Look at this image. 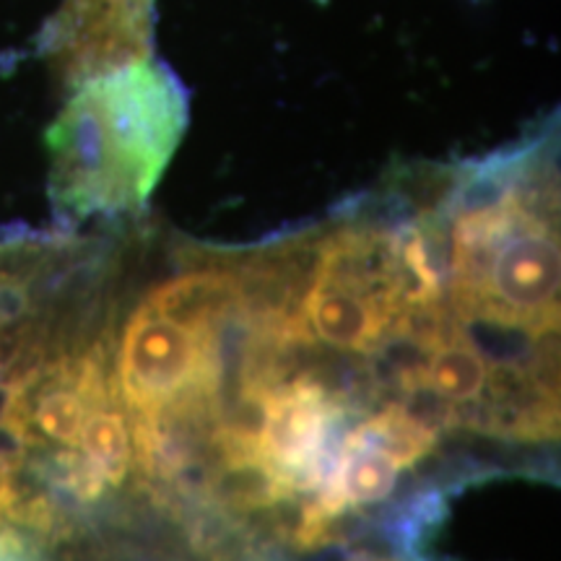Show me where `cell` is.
Listing matches in <instances>:
<instances>
[{"instance_id": "5b68a950", "label": "cell", "mask_w": 561, "mask_h": 561, "mask_svg": "<svg viewBox=\"0 0 561 561\" xmlns=\"http://www.w3.org/2000/svg\"><path fill=\"white\" fill-rule=\"evenodd\" d=\"M257 455L268 462L291 494L314 491L328 471V439L341 419V405L318 380L273 385L252 401Z\"/></svg>"}, {"instance_id": "52a82bcc", "label": "cell", "mask_w": 561, "mask_h": 561, "mask_svg": "<svg viewBox=\"0 0 561 561\" xmlns=\"http://www.w3.org/2000/svg\"><path fill=\"white\" fill-rule=\"evenodd\" d=\"M73 453L102 476L107 489L123 486L130 476L133 462H136L130 419L123 403H110L91 413Z\"/></svg>"}, {"instance_id": "277c9868", "label": "cell", "mask_w": 561, "mask_h": 561, "mask_svg": "<svg viewBox=\"0 0 561 561\" xmlns=\"http://www.w3.org/2000/svg\"><path fill=\"white\" fill-rule=\"evenodd\" d=\"M153 0H66L45 47L70 87L151 58Z\"/></svg>"}, {"instance_id": "9c48e42d", "label": "cell", "mask_w": 561, "mask_h": 561, "mask_svg": "<svg viewBox=\"0 0 561 561\" xmlns=\"http://www.w3.org/2000/svg\"><path fill=\"white\" fill-rule=\"evenodd\" d=\"M356 561H377V559H356Z\"/></svg>"}, {"instance_id": "ba28073f", "label": "cell", "mask_w": 561, "mask_h": 561, "mask_svg": "<svg viewBox=\"0 0 561 561\" xmlns=\"http://www.w3.org/2000/svg\"><path fill=\"white\" fill-rule=\"evenodd\" d=\"M351 434L380 447L401 468L416 466L437 447V430L432 421L403 403H388L375 416L354 426Z\"/></svg>"}, {"instance_id": "7a4b0ae2", "label": "cell", "mask_w": 561, "mask_h": 561, "mask_svg": "<svg viewBox=\"0 0 561 561\" xmlns=\"http://www.w3.org/2000/svg\"><path fill=\"white\" fill-rule=\"evenodd\" d=\"M73 89L47 133L55 208L68 219L140 208L185 133V89L153 55Z\"/></svg>"}, {"instance_id": "8992f818", "label": "cell", "mask_w": 561, "mask_h": 561, "mask_svg": "<svg viewBox=\"0 0 561 561\" xmlns=\"http://www.w3.org/2000/svg\"><path fill=\"white\" fill-rule=\"evenodd\" d=\"M424 343L426 362L405 371V388L426 390L439 403L458 409L479 403L494 375L489 356L450 320L442 322Z\"/></svg>"}, {"instance_id": "6da1fadb", "label": "cell", "mask_w": 561, "mask_h": 561, "mask_svg": "<svg viewBox=\"0 0 561 561\" xmlns=\"http://www.w3.org/2000/svg\"><path fill=\"white\" fill-rule=\"evenodd\" d=\"M450 224V294L462 320L546 339L559 328L557 172L546 138L455 172L439 203Z\"/></svg>"}, {"instance_id": "3957f363", "label": "cell", "mask_w": 561, "mask_h": 561, "mask_svg": "<svg viewBox=\"0 0 561 561\" xmlns=\"http://www.w3.org/2000/svg\"><path fill=\"white\" fill-rule=\"evenodd\" d=\"M216 320L172 312L146 297L117 346V398L128 419L187 401H219L221 354Z\"/></svg>"}]
</instances>
